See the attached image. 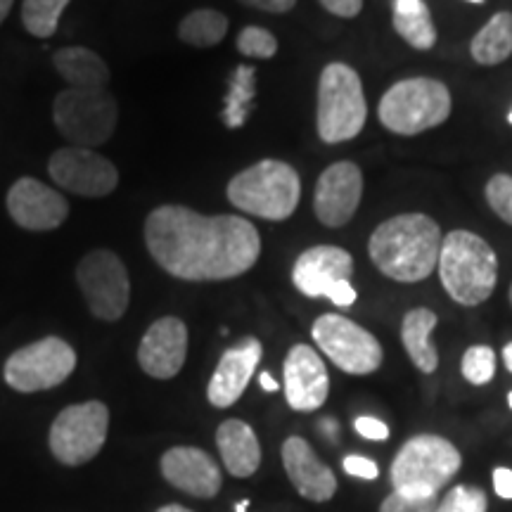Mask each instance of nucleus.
<instances>
[{
	"instance_id": "nucleus-1",
	"label": "nucleus",
	"mask_w": 512,
	"mask_h": 512,
	"mask_svg": "<svg viewBox=\"0 0 512 512\" xmlns=\"http://www.w3.org/2000/svg\"><path fill=\"white\" fill-rule=\"evenodd\" d=\"M145 245L159 268L188 283L233 280L261 256V235L252 221L204 216L183 204H164L147 216Z\"/></svg>"
},
{
	"instance_id": "nucleus-2",
	"label": "nucleus",
	"mask_w": 512,
	"mask_h": 512,
	"mask_svg": "<svg viewBox=\"0 0 512 512\" xmlns=\"http://www.w3.org/2000/svg\"><path fill=\"white\" fill-rule=\"evenodd\" d=\"M444 235L427 214H399L382 221L368 240L377 271L396 283H422L437 271Z\"/></svg>"
},
{
	"instance_id": "nucleus-3",
	"label": "nucleus",
	"mask_w": 512,
	"mask_h": 512,
	"mask_svg": "<svg viewBox=\"0 0 512 512\" xmlns=\"http://www.w3.org/2000/svg\"><path fill=\"white\" fill-rule=\"evenodd\" d=\"M439 278L448 297L460 306H479L498 283L494 247L470 230H451L439 252Z\"/></svg>"
},
{
	"instance_id": "nucleus-4",
	"label": "nucleus",
	"mask_w": 512,
	"mask_h": 512,
	"mask_svg": "<svg viewBox=\"0 0 512 512\" xmlns=\"http://www.w3.org/2000/svg\"><path fill=\"white\" fill-rule=\"evenodd\" d=\"M226 195L233 207L249 216L285 221L299 207L302 181L292 164L280 159H261L228 183Z\"/></svg>"
},
{
	"instance_id": "nucleus-5",
	"label": "nucleus",
	"mask_w": 512,
	"mask_h": 512,
	"mask_svg": "<svg viewBox=\"0 0 512 512\" xmlns=\"http://www.w3.org/2000/svg\"><path fill=\"white\" fill-rule=\"evenodd\" d=\"M453 100L446 83L430 76L396 81L382 95L377 117L387 131L396 136H418L444 124L451 117Z\"/></svg>"
},
{
	"instance_id": "nucleus-6",
	"label": "nucleus",
	"mask_w": 512,
	"mask_h": 512,
	"mask_svg": "<svg viewBox=\"0 0 512 512\" xmlns=\"http://www.w3.org/2000/svg\"><path fill=\"white\" fill-rule=\"evenodd\" d=\"M463 465L456 444L439 434H418L399 448L392 463V486L403 496H437Z\"/></svg>"
},
{
	"instance_id": "nucleus-7",
	"label": "nucleus",
	"mask_w": 512,
	"mask_h": 512,
	"mask_svg": "<svg viewBox=\"0 0 512 512\" xmlns=\"http://www.w3.org/2000/svg\"><path fill=\"white\" fill-rule=\"evenodd\" d=\"M368 119V102L361 76L349 64L332 62L320 72L316 126L323 143L354 140Z\"/></svg>"
},
{
	"instance_id": "nucleus-8",
	"label": "nucleus",
	"mask_w": 512,
	"mask_h": 512,
	"mask_svg": "<svg viewBox=\"0 0 512 512\" xmlns=\"http://www.w3.org/2000/svg\"><path fill=\"white\" fill-rule=\"evenodd\" d=\"M53 121L60 136L72 147L107 143L117 131L119 107L107 91H79L67 88L53 102Z\"/></svg>"
},
{
	"instance_id": "nucleus-9",
	"label": "nucleus",
	"mask_w": 512,
	"mask_h": 512,
	"mask_svg": "<svg viewBox=\"0 0 512 512\" xmlns=\"http://www.w3.org/2000/svg\"><path fill=\"white\" fill-rule=\"evenodd\" d=\"M107 432H110V408L105 403H74L64 408L50 427V453L67 467L86 465L102 451Z\"/></svg>"
},
{
	"instance_id": "nucleus-10",
	"label": "nucleus",
	"mask_w": 512,
	"mask_h": 512,
	"mask_svg": "<svg viewBox=\"0 0 512 512\" xmlns=\"http://www.w3.org/2000/svg\"><path fill=\"white\" fill-rule=\"evenodd\" d=\"M76 370V351L60 337H43L5 361L3 377L19 394L55 389Z\"/></svg>"
},
{
	"instance_id": "nucleus-11",
	"label": "nucleus",
	"mask_w": 512,
	"mask_h": 512,
	"mask_svg": "<svg viewBox=\"0 0 512 512\" xmlns=\"http://www.w3.org/2000/svg\"><path fill=\"white\" fill-rule=\"evenodd\" d=\"M354 256L335 245H318L297 256L292 268V283L304 297L330 299L335 306L349 309L356 304V290L351 285Z\"/></svg>"
},
{
	"instance_id": "nucleus-12",
	"label": "nucleus",
	"mask_w": 512,
	"mask_h": 512,
	"mask_svg": "<svg viewBox=\"0 0 512 512\" xmlns=\"http://www.w3.org/2000/svg\"><path fill=\"white\" fill-rule=\"evenodd\" d=\"M313 342L342 373L370 375L382 366L384 351L373 332L339 313H323L311 328Z\"/></svg>"
},
{
	"instance_id": "nucleus-13",
	"label": "nucleus",
	"mask_w": 512,
	"mask_h": 512,
	"mask_svg": "<svg viewBox=\"0 0 512 512\" xmlns=\"http://www.w3.org/2000/svg\"><path fill=\"white\" fill-rule=\"evenodd\" d=\"M79 283L88 311L105 323L124 318L131 302V278L124 261L110 249H93L76 266Z\"/></svg>"
},
{
	"instance_id": "nucleus-14",
	"label": "nucleus",
	"mask_w": 512,
	"mask_h": 512,
	"mask_svg": "<svg viewBox=\"0 0 512 512\" xmlns=\"http://www.w3.org/2000/svg\"><path fill=\"white\" fill-rule=\"evenodd\" d=\"M48 174L60 188L81 197H107L119 185L117 166L88 147L57 150L48 162Z\"/></svg>"
},
{
	"instance_id": "nucleus-15",
	"label": "nucleus",
	"mask_w": 512,
	"mask_h": 512,
	"mask_svg": "<svg viewBox=\"0 0 512 512\" xmlns=\"http://www.w3.org/2000/svg\"><path fill=\"white\" fill-rule=\"evenodd\" d=\"M363 200V171L354 162H335L318 176L313 211L325 228H342Z\"/></svg>"
},
{
	"instance_id": "nucleus-16",
	"label": "nucleus",
	"mask_w": 512,
	"mask_h": 512,
	"mask_svg": "<svg viewBox=\"0 0 512 512\" xmlns=\"http://www.w3.org/2000/svg\"><path fill=\"white\" fill-rule=\"evenodd\" d=\"M285 399L292 411L313 413L323 408L330 392V375L323 358L309 344H294L283 363Z\"/></svg>"
},
{
	"instance_id": "nucleus-17",
	"label": "nucleus",
	"mask_w": 512,
	"mask_h": 512,
	"mask_svg": "<svg viewBox=\"0 0 512 512\" xmlns=\"http://www.w3.org/2000/svg\"><path fill=\"white\" fill-rule=\"evenodd\" d=\"M8 214L19 228L43 233L60 228L69 214V202L38 178H19L8 190Z\"/></svg>"
},
{
	"instance_id": "nucleus-18",
	"label": "nucleus",
	"mask_w": 512,
	"mask_h": 512,
	"mask_svg": "<svg viewBox=\"0 0 512 512\" xmlns=\"http://www.w3.org/2000/svg\"><path fill=\"white\" fill-rule=\"evenodd\" d=\"M188 358V325L176 316L155 320L140 339L138 363L145 375L171 380L181 373Z\"/></svg>"
},
{
	"instance_id": "nucleus-19",
	"label": "nucleus",
	"mask_w": 512,
	"mask_h": 512,
	"mask_svg": "<svg viewBox=\"0 0 512 512\" xmlns=\"http://www.w3.org/2000/svg\"><path fill=\"white\" fill-rule=\"evenodd\" d=\"M162 475L174 489L195 498L219 496L223 486L221 467L207 451L195 446H174L162 456Z\"/></svg>"
},
{
	"instance_id": "nucleus-20",
	"label": "nucleus",
	"mask_w": 512,
	"mask_h": 512,
	"mask_svg": "<svg viewBox=\"0 0 512 512\" xmlns=\"http://www.w3.org/2000/svg\"><path fill=\"white\" fill-rule=\"evenodd\" d=\"M264 347L256 337H245L242 342L223 351L219 366L211 375L207 387V399L214 408H230L245 394L249 380L259 368Z\"/></svg>"
},
{
	"instance_id": "nucleus-21",
	"label": "nucleus",
	"mask_w": 512,
	"mask_h": 512,
	"mask_svg": "<svg viewBox=\"0 0 512 512\" xmlns=\"http://www.w3.org/2000/svg\"><path fill=\"white\" fill-rule=\"evenodd\" d=\"M283 465L297 494L313 503H328L337 494V477L316 456L304 437H290L283 444Z\"/></svg>"
},
{
	"instance_id": "nucleus-22",
	"label": "nucleus",
	"mask_w": 512,
	"mask_h": 512,
	"mask_svg": "<svg viewBox=\"0 0 512 512\" xmlns=\"http://www.w3.org/2000/svg\"><path fill=\"white\" fill-rule=\"evenodd\" d=\"M216 446H219L223 467L233 477H252L261 465V444L252 427L242 420H226L216 430Z\"/></svg>"
},
{
	"instance_id": "nucleus-23",
	"label": "nucleus",
	"mask_w": 512,
	"mask_h": 512,
	"mask_svg": "<svg viewBox=\"0 0 512 512\" xmlns=\"http://www.w3.org/2000/svg\"><path fill=\"white\" fill-rule=\"evenodd\" d=\"M53 67L69 83V88H79V91H105L112 76L105 60L83 46L57 50Z\"/></svg>"
},
{
	"instance_id": "nucleus-24",
	"label": "nucleus",
	"mask_w": 512,
	"mask_h": 512,
	"mask_svg": "<svg viewBox=\"0 0 512 512\" xmlns=\"http://www.w3.org/2000/svg\"><path fill=\"white\" fill-rule=\"evenodd\" d=\"M437 323H439L437 313L432 309H425V306H418V309L408 311L401 323L403 349H406V354L413 361V366L425 375H432L434 370L439 368V351L430 342V335L432 330L437 328Z\"/></svg>"
},
{
	"instance_id": "nucleus-25",
	"label": "nucleus",
	"mask_w": 512,
	"mask_h": 512,
	"mask_svg": "<svg viewBox=\"0 0 512 512\" xmlns=\"http://www.w3.org/2000/svg\"><path fill=\"white\" fill-rule=\"evenodd\" d=\"M392 24L396 34L415 50H430L437 43V27L425 0H394Z\"/></svg>"
},
{
	"instance_id": "nucleus-26",
	"label": "nucleus",
	"mask_w": 512,
	"mask_h": 512,
	"mask_svg": "<svg viewBox=\"0 0 512 512\" xmlns=\"http://www.w3.org/2000/svg\"><path fill=\"white\" fill-rule=\"evenodd\" d=\"M472 60L482 67H494L512 55V12H496L470 43Z\"/></svg>"
},
{
	"instance_id": "nucleus-27",
	"label": "nucleus",
	"mask_w": 512,
	"mask_h": 512,
	"mask_svg": "<svg viewBox=\"0 0 512 512\" xmlns=\"http://www.w3.org/2000/svg\"><path fill=\"white\" fill-rule=\"evenodd\" d=\"M228 34V17L219 10L202 8L190 12L188 17H183V22L178 24V38L188 46L195 48H211L219 46V43Z\"/></svg>"
},
{
	"instance_id": "nucleus-28",
	"label": "nucleus",
	"mask_w": 512,
	"mask_h": 512,
	"mask_svg": "<svg viewBox=\"0 0 512 512\" xmlns=\"http://www.w3.org/2000/svg\"><path fill=\"white\" fill-rule=\"evenodd\" d=\"M254 95H256V72L254 67L242 64V67L235 69L233 79H230L226 107H223V121H226L228 128H240L249 119Z\"/></svg>"
},
{
	"instance_id": "nucleus-29",
	"label": "nucleus",
	"mask_w": 512,
	"mask_h": 512,
	"mask_svg": "<svg viewBox=\"0 0 512 512\" xmlns=\"http://www.w3.org/2000/svg\"><path fill=\"white\" fill-rule=\"evenodd\" d=\"M69 0H24L22 22L31 36L50 38L57 31L60 17Z\"/></svg>"
},
{
	"instance_id": "nucleus-30",
	"label": "nucleus",
	"mask_w": 512,
	"mask_h": 512,
	"mask_svg": "<svg viewBox=\"0 0 512 512\" xmlns=\"http://www.w3.org/2000/svg\"><path fill=\"white\" fill-rule=\"evenodd\" d=\"M460 370H463V377L475 387H482V384H489L496 375V354L494 349L486 347V344H477V347H470L465 351L463 363H460Z\"/></svg>"
},
{
	"instance_id": "nucleus-31",
	"label": "nucleus",
	"mask_w": 512,
	"mask_h": 512,
	"mask_svg": "<svg viewBox=\"0 0 512 512\" xmlns=\"http://www.w3.org/2000/svg\"><path fill=\"white\" fill-rule=\"evenodd\" d=\"M486 508H489L486 491L479 489V486L460 484L448 491L434 512H486Z\"/></svg>"
},
{
	"instance_id": "nucleus-32",
	"label": "nucleus",
	"mask_w": 512,
	"mask_h": 512,
	"mask_svg": "<svg viewBox=\"0 0 512 512\" xmlns=\"http://www.w3.org/2000/svg\"><path fill=\"white\" fill-rule=\"evenodd\" d=\"M238 50L245 57H254V60H271L278 53V38L268 29L245 27L238 34Z\"/></svg>"
},
{
	"instance_id": "nucleus-33",
	"label": "nucleus",
	"mask_w": 512,
	"mask_h": 512,
	"mask_svg": "<svg viewBox=\"0 0 512 512\" xmlns=\"http://www.w3.org/2000/svg\"><path fill=\"white\" fill-rule=\"evenodd\" d=\"M486 202L498 219L512 226V176L496 174L486 183Z\"/></svg>"
},
{
	"instance_id": "nucleus-34",
	"label": "nucleus",
	"mask_w": 512,
	"mask_h": 512,
	"mask_svg": "<svg viewBox=\"0 0 512 512\" xmlns=\"http://www.w3.org/2000/svg\"><path fill=\"white\" fill-rule=\"evenodd\" d=\"M437 496L427 498H413L403 496L399 491H392L387 498H384L380 505V512H434L437 510Z\"/></svg>"
},
{
	"instance_id": "nucleus-35",
	"label": "nucleus",
	"mask_w": 512,
	"mask_h": 512,
	"mask_svg": "<svg viewBox=\"0 0 512 512\" xmlns=\"http://www.w3.org/2000/svg\"><path fill=\"white\" fill-rule=\"evenodd\" d=\"M344 470H347V475L358 477V479H368V482H373V479L380 477V467H377V463H373V460L363 458V456L344 458Z\"/></svg>"
},
{
	"instance_id": "nucleus-36",
	"label": "nucleus",
	"mask_w": 512,
	"mask_h": 512,
	"mask_svg": "<svg viewBox=\"0 0 512 512\" xmlns=\"http://www.w3.org/2000/svg\"><path fill=\"white\" fill-rule=\"evenodd\" d=\"M354 427L363 439H370V441H387L389 439V427L384 425L382 420L370 418V415H361V418H356Z\"/></svg>"
},
{
	"instance_id": "nucleus-37",
	"label": "nucleus",
	"mask_w": 512,
	"mask_h": 512,
	"mask_svg": "<svg viewBox=\"0 0 512 512\" xmlns=\"http://www.w3.org/2000/svg\"><path fill=\"white\" fill-rule=\"evenodd\" d=\"M325 10L332 12L335 17L351 19L363 10V0H318Z\"/></svg>"
},
{
	"instance_id": "nucleus-38",
	"label": "nucleus",
	"mask_w": 512,
	"mask_h": 512,
	"mask_svg": "<svg viewBox=\"0 0 512 512\" xmlns=\"http://www.w3.org/2000/svg\"><path fill=\"white\" fill-rule=\"evenodd\" d=\"M247 8H256L264 12H273V15H280V12H290L297 0H240Z\"/></svg>"
},
{
	"instance_id": "nucleus-39",
	"label": "nucleus",
	"mask_w": 512,
	"mask_h": 512,
	"mask_svg": "<svg viewBox=\"0 0 512 512\" xmlns=\"http://www.w3.org/2000/svg\"><path fill=\"white\" fill-rule=\"evenodd\" d=\"M494 489L498 496L505 498V501H512V470H508V467H496Z\"/></svg>"
},
{
	"instance_id": "nucleus-40",
	"label": "nucleus",
	"mask_w": 512,
	"mask_h": 512,
	"mask_svg": "<svg viewBox=\"0 0 512 512\" xmlns=\"http://www.w3.org/2000/svg\"><path fill=\"white\" fill-rule=\"evenodd\" d=\"M259 384H261V389H266V392H278L280 389V384L273 380V375L271 373H261L259 375Z\"/></svg>"
},
{
	"instance_id": "nucleus-41",
	"label": "nucleus",
	"mask_w": 512,
	"mask_h": 512,
	"mask_svg": "<svg viewBox=\"0 0 512 512\" xmlns=\"http://www.w3.org/2000/svg\"><path fill=\"white\" fill-rule=\"evenodd\" d=\"M12 3H15V0H0V24H3L5 17H8V12L12 10Z\"/></svg>"
},
{
	"instance_id": "nucleus-42",
	"label": "nucleus",
	"mask_w": 512,
	"mask_h": 512,
	"mask_svg": "<svg viewBox=\"0 0 512 512\" xmlns=\"http://www.w3.org/2000/svg\"><path fill=\"white\" fill-rule=\"evenodd\" d=\"M157 512H192L185 508V505H178V503H169V505H162Z\"/></svg>"
},
{
	"instance_id": "nucleus-43",
	"label": "nucleus",
	"mask_w": 512,
	"mask_h": 512,
	"mask_svg": "<svg viewBox=\"0 0 512 512\" xmlns=\"http://www.w3.org/2000/svg\"><path fill=\"white\" fill-rule=\"evenodd\" d=\"M503 363H505V368H508L510 373H512V342L505 344V349H503Z\"/></svg>"
},
{
	"instance_id": "nucleus-44",
	"label": "nucleus",
	"mask_w": 512,
	"mask_h": 512,
	"mask_svg": "<svg viewBox=\"0 0 512 512\" xmlns=\"http://www.w3.org/2000/svg\"><path fill=\"white\" fill-rule=\"evenodd\" d=\"M247 508H249V501L238 503V512H247Z\"/></svg>"
},
{
	"instance_id": "nucleus-45",
	"label": "nucleus",
	"mask_w": 512,
	"mask_h": 512,
	"mask_svg": "<svg viewBox=\"0 0 512 512\" xmlns=\"http://www.w3.org/2000/svg\"><path fill=\"white\" fill-rule=\"evenodd\" d=\"M467 3H475V5H479V3H484V0H467Z\"/></svg>"
},
{
	"instance_id": "nucleus-46",
	"label": "nucleus",
	"mask_w": 512,
	"mask_h": 512,
	"mask_svg": "<svg viewBox=\"0 0 512 512\" xmlns=\"http://www.w3.org/2000/svg\"><path fill=\"white\" fill-rule=\"evenodd\" d=\"M508 403H510V408H512V392L508 394Z\"/></svg>"
},
{
	"instance_id": "nucleus-47",
	"label": "nucleus",
	"mask_w": 512,
	"mask_h": 512,
	"mask_svg": "<svg viewBox=\"0 0 512 512\" xmlns=\"http://www.w3.org/2000/svg\"><path fill=\"white\" fill-rule=\"evenodd\" d=\"M508 121L512 124V110H510V114H508Z\"/></svg>"
},
{
	"instance_id": "nucleus-48",
	"label": "nucleus",
	"mask_w": 512,
	"mask_h": 512,
	"mask_svg": "<svg viewBox=\"0 0 512 512\" xmlns=\"http://www.w3.org/2000/svg\"><path fill=\"white\" fill-rule=\"evenodd\" d=\"M510 304H512V285H510Z\"/></svg>"
}]
</instances>
